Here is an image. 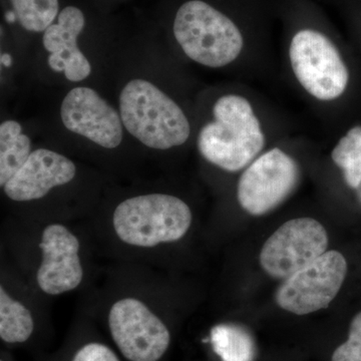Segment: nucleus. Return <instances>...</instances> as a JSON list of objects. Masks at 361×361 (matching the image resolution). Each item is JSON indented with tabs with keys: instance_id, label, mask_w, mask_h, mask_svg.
I'll return each instance as SVG.
<instances>
[{
	"instance_id": "412c9836",
	"label": "nucleus",
	"mask_w": 361,
	"mask_h": 361,
	"mask_svg": "<svg viewBox=\"0 0 361 361\" xmlns=\"http://www.w3.org/2000/svg\"><path fill=\"white\" fill-rule=\"evenodd\" d=\"M0 61H1V65L6 66V68H9L13 63V59L9 56L8 54H2L1 56H0Z\"/></svg>"
},
{
	"instance_id": "aec40b11",
	"label": "nucleus",
	"mask_w": 361,
	"mask_h": 361,
	"mask_svg": "<svg viewBox=\"0 0 361 361\" xmlns=\"http://www.w3.org/2000/svg\"><path fill=\"white\" fill-rule=\"evenodd\" d=\"M73 361H120L111 349L101 343H90L75 353Z\"/></svg>"
},
{
	"instance_id": "0eeeda50",
	"label": "nucleus",
	"mask_w": 361,
	"mask_h": 361,
	"mask_svg": "<svg viewBox=\"0 0 361 361\" xmlns=\"http://www.w3.org/2000/svg\"><path fill=\"white\" fill-rule=\"evenodd\" d=\"M299 180L295 160L274 148L257 157L240 177V206L253 216L265 215L288 198Z\"/></svg>"
},
{
	"instance_id": "39448f33",
	"label": "nucleus",
	"mask_w": 361,
	"mask_h": 361,
	"mask_svg": "<svg viewBox=\"0 0 361 361\" xmlns=\"http://www.w3.org/2000/svg\"><path fill=\"white\" fill-rule=\"evenodd\" d=\"M292 70L304 90L322 102L334 101L348 87L349 73L329 37L312 30L297 32L289 47Z\"/></svg>"
},
{
	"instance_id": "4468645a",
	"label": "nucleus",
	"mask_w": 361,
	"mask_h": 361,
	"mask_svg": "<svg viewBox=\"0 0 361 361\" xmlns=\"http://www.w3.org/2000/svg\"><path fill=\"white\" fill-rule=\"evenodd\" d=\"M32 142L16 121L0 126V185L6 186L30 156Z\"/></svg>"
},
{
	"instance_id": "f257e3e1",
	"label": "nucleus",
	"mask_w": 361,
	"mask_h": 361,
	"mask_svg": "<svg viewBox=\"0 0 361 361\" xmlns=\"http://www.w3.org/2000/svg\"><path fill=\"white\" fill-rule=\"evenodd\" d=\"M215 120L198 137L201 155L228 172H237L257 158L264 148L262 126L248 99L237 94L221 97L213 108Z\"/></svg>"
},
{
	"instance_id": "f8f14e48",
	"label": "nucleus",
	"mask_w": 361,
	"mask_h": 361,
	"mask_svg": "<svg viewBox=\"0 0 361 361\" xmlns=\"http://www.w3.org/2000/svg\"><path fill=\"white\" fill-rule=\"evenodd\" d=\"M77 169L70 159L49 149H37L6 183L4 192L13 201L37 200L54 188L70 183Z\"/></svg>"
},
{
	"instance_id": "2eb2a0df",
	"label": "nucleus",
	"mask_w": 361,
	"mask_h": 361,
	"mask_svg": "<svg viewBox=\"0 0 361 361\" xmlns=\"http://www.w3.org/2000/svg\"><path fill=\"white\" fill-rule=\"evenodd\" d=\"M213 350L222 361H255L253 336L237 324H219L211 330Z\"/></svg>"
},
{
	"instance_id": "1a4fd4ad",
	"label": "nucleus",
	"mask_w": 361,
	"mask_h": 361,
	"mask_svg": "<svg viewBox=\"0 0 361 361\" xmlns=\"http://www.w3.org/2000/svg\"><path fill=\"white\" fill-rule=\"evenodd\" d=\"M109 325L121 353L130 361H158L170 345L167 326L137 299L114 304Z\"/></svg>"
},
{
	"instance_id": "6e6552de",
	"label": "nucleus",
	"mask_w": 361,
	"mask_h": 361,
	"mask_svg": "<svg viewBox=\"0 0 361 361\" xmlns=\"http://www.w3.org/2000/svg\"><path fill=\"white\" fill-rule=\"evenodd\" d=\"M329 235L318 221L297 218L273 233L260 253V264L268 275L286 279L326 252Z\"/></svg>"
},
{
	"instance_id": "dca6fc26",
	"label": "nucleus",
	"mask_w": 361,
	"mask_h": 361,
	"mask_svg": "<svg viewBox=\"0 0 361 361\" xmlns=\"http://www.w3.org/2000/svg\"><path fill=\"white\" fill-rule=\"evenodd\" d=\"M32 316L23 304L11 298L4 287L0 288V337L7 343H21L33 331Z\"/></svg>"
},
{
	"instance_id": "4be33fe9",
	"label": "nucleus",
	"mask_w": 361,
	"mask_h": 361,
	"mask_svg": "<svg viewBox=\"0 0 361 361\" xmlns=\"http://www.w3.org/2000/svg\"><path fill=\"white\" fill-rule=\"evenodd\" d=\"M6 20L7 23H13L14 21L18 20V16H16V14L14 13V11H7L6 14Z\"/></svg>"
},
{
	"instance_id": "423d86ee",
	"label": "nucleus",
	"mask_w": 361,
	"mask_h": 361,
	"mask_svg": "<svg viewBox=\"0 0 361 361\" xmlns=\"http://www.w3.org/2000/svg\"><path fill=\"white\" fill-rule=\"evenodd\" d=\"M346 273L344 256L337 251H326L284 279L276 292V302L282 310L296 315L327 308L341 290Z\"/></svg>"
},
{
	"instance_id": "7ed1b4c3",
	"label": "nucleus",
	"mask_w": 361,
	"mask_h": 361,
	"mask_svg": "<svg viewBox=\"0 0 361 361\" xmlns=\"http://www.w3.org/2000/svg\"><path fill=\"white\" fill-rule=\"evenodd\" d=\"M174 35L188 58L209 68L229 65L243 49V37L236 25L201 0L180 7Z\"/></svg>"
},
{
	"instance_id": "9b49d317",
	"label": "nucleus",
	"mask_w": 361,
	"mask_h": 361,
	"mask_svg": "<svg viewBox=\"0 0 361 361\" xmlns=\"http://www.w3.org/2000/svg\"><path fill=\"white\" fill-rule=\"evenodd\" d=\"M42 265L37 270V283L49 295L73 290L84 276L78 257L80 242L65 226H47L39 244Z\"/></svg>"
},
{
	"instance_id": "6ab92c4d",
	"label": "nucleus",
	"mask_w": 361,
	"mask_h": 361,
	"mask_svg": "<svg viewBox=\"0 0 361 361\" xmlns=\"http://www.w3.org/2000/svg\"><path fill=\"white\" fill-rule=\"evenodd\" d=\"M331 361H361V311L350 323L348 341L334 351Z\"/></svg>"
},
{
	"instance_id": "20e7f679",
	"label": "nucleus",
	"mask_w": 361,
	"mask_h": 361,
	"mask_svg": "<svg viewBox=\"0 0 361 361\" xmlns=\"http://www.w3.org/2000/svg\"><path fill=\"white\" fill-rule=\"evenodd\" d=\"M192 223L189 206L165 194L137 196L122 202L114 213L118 238L137 247L170 243L185 236Z\"/></svg>"
},
{
	"instance_id": "9d476101",
	"label": "nucleus",
	"mask_w": 361,
	"mask_h": 361,
	"mask_svg": "<svg viewBox=\"0 0 361 361\" xmlns=\"http://www.w3.org/2000/svg\"><path fill=\"white\" fill-rule=\"evenodd\" d=\"M61 116L66 129L103 148L115 149L122 142V118L90 87L71 90L61 104Z\"/></svg>"
},
{
	"instance_id": "f3484780",
	"label": "nucleus",
	"mask_w": 361,
	"mask_h": 361,
	"mask_svg": "<svg viewBox=\"0 0 361 361\" xmlns=\"http://www.w3.org/2000/svg\"><path fill=\"white\" fill-rule=\"evenodd\" d=\"M331 158L343 171L348 187L357 189L361 185V127L349 130L332 149Z\"/></svg>"
},
{
	"instance_id": "a211bd4d",
	"label": "nucleus",
	"mask_w": 361,
	"mask_h": 361,
	"mask_svg": "<svg viewBox=\"0 0 361 361\" xmlns=\"http://www.w3.org/2000/svg\"><path fill=\"white\" fill-rule=\"evenodd\" d=\"M21 26L28 32H44L59 13V0H11Z\"/></svg>"
},
{
	"instance_id": "f03ea898",
	"label": "nucleus",
	"mask_w": 361,
	"mask_h": 361,
	"mask_svg": "<svg viewBox=\"0 0 361 361\" xmlns=\"http://www.w3.org/2000/svg\"><path fill=\"white\" fill-rule=\"evenodd\" d=\"M120 113L128 132L149 148H174L191 134L182 109L148 80L128 82L121 92Z\"/></svg>"
},
{
	"instance_id": "ddd939ff",
	"label": "nucleus",
	"mask_w": 361,
	"mask_h": 361,
	"mask_svg": "<svg viewBox=\"0 0 361 361\" xmlns=\"http://www.w3.org/2000/svg\"><path fill=\"white\" fill-rule=\"evenodd\" d=\"M85 16L80 9L68 6L59 14V23L44 30V49L51 54L49 65L56 73H65L71 82H80L90 75L92 66L78 47V37L84 30Z\"/></svg>"
}]
</instances>
